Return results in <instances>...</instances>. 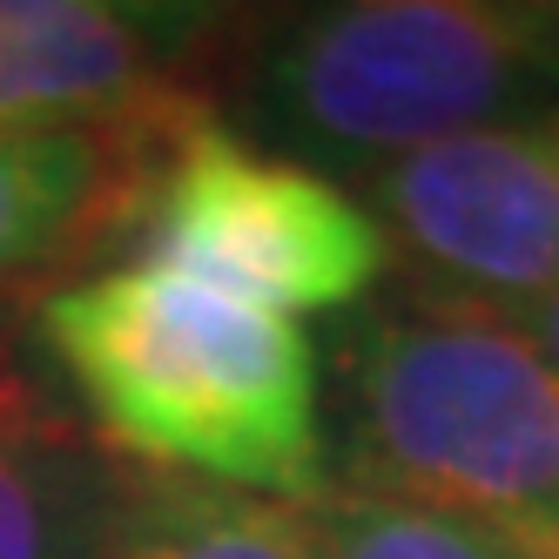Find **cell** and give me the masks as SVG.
Listing matches in <instances>:
<instances>
[{
  "label": "cell",
  "instance_id": "obj_3",
  "mask_svg": "<svg viewBox=\"0 0 559 559\" xmlns=\"http://www.w3.org/2000/svg\"><path fill=\"white\" fill-rule=\"evenodd\" d=\"M223 82L257 129L250 142L344 189L445 135L559 108L539 0H324L250 14Z\"/></svg>",
  "mask_w": 559,
  "mask_h": 559
},
{
  "label": "cell",
  "instance_id": "obj_12",
  "mask_svg": "<svg viewBox=\"0 0 559 559\" xmlns=\"http://www.w3.org/2000/svg\"><path fill=\"white\" fill-rule=\"evenodd\" d=\"M539 27H546V48L559 61V0H539Z\"/></svg>",
  "mask_w": 559,
  "mask_h": 559
},
{
  "label": "cell",
  "instance_id": "obj_6",
  "mask_svg": "<svg viewBox=\"0 0 559 559\" xmlns=\"http://www.w3.org/2000/svg\"><path fill=\"white\" fill-rule=\"evenodd\" d=\"M250 14L169 0H0V129H95L210 102Z\"/></svg>",
  "mask_w": 559,
  "mask_h": 559
},
{
  "label": "cell",
  "instance_id": "obj_14",
  "mask_svg": "<svg viewBox=\"0 0 559 559\" xmlns=\"http://www.w3.org/2000/svg\"><path fill=\"white\" fill-rule=\"evenodd\" d=\"M512 559H559V546H512Z\"/></svg>",
  "mask_w": 559,
  "mask_h": 559
},
{
  "label": "cell",
  "instance_id": "obj_2",
  "mask_svg": "<svg viewBox=\"0 0 559 559\" xmlns=\"http://www.w3.org/2000/svg\"><path fill=\"white\" fill-rule=\"evenodd\" d=\"M331 486L472 519L506 546H559V371L526 317L418 284L357 310Z\"/></svg>",
  "mask_w": 559,
  "mask_h": 559
},
{
  "label": "cell",
  "instance_id": "obj_10",
  "mask_svg": "<svg viewBox=\"0 0 559 559\" xmlns=\"http://www.w3.org/2000/svg\"><path fill=\"white\" fill-rule=\"evenodd\" d=\"M317 559H512V546L452 512L331 486L317 499Z\"/></svg>",
  "mask_w": 559,
  "mask_h": 559
},
{
  "label": "cell",
  "instance_id": "obj_8",
  "mask_svg": "<svg viewBox=\"0 0 559 559\" xmlns=\"http://www.w3.org/2000/svg\"><path fill=\"white\" fill-rule=\"evenodd\" d=\"M129 465L95 445L48 365L0 337V559H108Z\"/></svg>",
  "mask_w": 559,
  "mask_h": 559
},
{
  "label": "cell",
  "instance_id": "obj_1",
  "mask_svg": "<svg viewBox=\"0 0 559 559\" xmlns=\"http://www.w3.org/2000/svg\"><path fill=\"white\" fill-rule=\"evenodd\" d=\"M34 357L108 459L263 499L331 492L317 337L148 257L34 297Z\"/></svg>",
  "mask_w": 559,
  "mask_h": 559
},
{
  "label": "cell",
  "instance_id": "obj_4",
  "mask_svg": "<svg viewBox=\"0 0 559 559\" xmlns=\"http://www.w3.org/2000/svg\"><path fill=\"white\" fill-rule=\"evenodd\" d=\"M129 257L189 270L290 324L365 310L397 270L357 189L250 142L229 115H216V102L189 108L169 129Z\"/></svg>",
  "mask_w": 559,
  "mask_h": 559
},
{
  "label": "cell",
  "instance_id": "obj_5",
  "mask_svg": "<svg viewBox=\"0 0 559 559\" xmlns=\"http://www.w3.org/2000/svg\"><path fill=\"white\" fill-rule=\"evenodd\" d=\"M350 189L418 290L506 317L559 297V108L412 148Z\"/></svg>",
  "mask_w": 559,
  "mask_h": 559
},
{
  "label": "cell",
  "instance_id": "obj_13",
  "mask_svg": "<svg viewBox=\"0 0 559 559\" xmlns=\"http://www.w3.org/2000/svg\"><path fill=\"white\" fill-rule=\"evenodd\" d=\"M8 331H21V304H0V337Z\"/></svg>",
  "mask_w": 559,
  "mask_h": 559
},
{
  "label": "cell",
  "instance_id": "obj_9",
  "mask_svg": "<svg viewBox=\"0 0 559 559\" xmlns=\"http://www.w3.org/2000/svg\"><path fill=\"white\" fill-rule=\"evenodd\" d=\"M108 559H317V499L129 472Z\"/></svg>",
  "mask_w": 559,
  "mask_h": 559
},
{
  "label": "cell",
  "instance_id": "obj_11",
  "mask_svg": "<svg viewBox=\"0 0 559 559\" xmlns=\"http://www.w3.org/2000/svg\"><path fill=\"white\" fill-rule=\"evenodd\" d=\"M526 331L539 337V350L552 357V371H559V297H546V304H539V310L526 317Z\"/></svg>",
  "mask_w": 559,
  "mask_h": 559
},
{
  "label": "cell",
  "instance_id": "obj_7",
  "mask_svg": "<svg viewBox=\"0 0 559 559\" xmlns=\"http://www.w3.org/2000/svg\"><path fill=\"white\" fill-rule=\"evenodd\" d=\"M189 108L95 129H0V304L48 297L102 270V250H129L148 169Z\"/></svg>",
  "mask_w": 559,
  "mask_h": 559
}]
</instances>
